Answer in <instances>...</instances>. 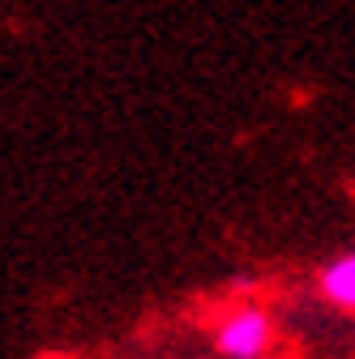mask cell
Returning a JSON list of instances; mask_svg holds the SVG:
<instances>
[{
	"label": "cell",
	"instance_id": "cell-1",
	"mask_svg": "<svg viewBox=\"0 0 355 359\" xmlns=\"http://www.w3.org/2000/svg\"><path fill=\"white\" fill-rule=\"evenodd\" d=\"M279 325L261 304H236L214 321V351L223 359H261L274 355Z\"/></svg>",
	"mask_w": 355,
	"mask_h": 359
},
{
	"label": "cell",
	"instance_id": "cell-2",
	"mask_svg": "<svg viewBox=\"0 0 355 359\" xmlns=\"http://www.w3.org/2000/svg\"><path fill=\"white\" fill-rule=\"evenodd\" d=\"M317 291L326 304H334L338 312H355V248L334 257L330 265H321L317 274Z\"/></svg>",
	"mask_w": 355,
	"mask_h": 359
},
{
	"label": "cell",
	"instance_id": "cell-3",
	"mask_svg": "<svg viewBox=\"0 0 355 359\" xmlns=\"http://www.w3.org/2000/svg\"><path fill=\"white\" fill-rule=\"evenodd\" d=\"M261 359H279V355H261Z\"/></svg>",
	"mask_w": 355,
	"mask_h": 359
}]
</instances>
